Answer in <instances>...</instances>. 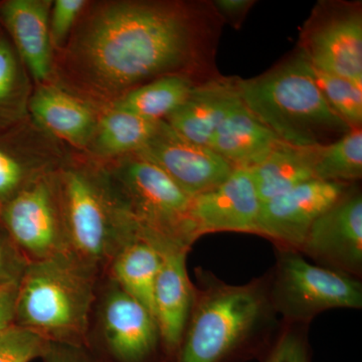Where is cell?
I'll list each match as a JSON object with an SVG mask.
<instances>
[{
	"label": "cell",
	"instance_id": "obj_31",
	"mask_svg": "<svg viewBox=\"0 0 362 362\" xmlns=\"http://www.w3.org/2000/svg\"><path fill=\"white\" fill-rule=\"evenodd\" d=\"M25 259L8 238L0 233V285L20 280Z\"/></svg>",
	"mask_w": 362,
	"mask_h": 362
},
{
	"label": "cell",
	"instance_id": "obj_1",
	"mask_svg": "<svg viewBox=\"0 0 362 362\" xmlns=\"http://www.w3.org/2000/svg\"><path fill=\"white\" fill-rule=\"evenodd\" d=\"M206 11L173 2L103 4L78 28L70 58L86 84L126 93L163 76L206 65L211 42Z\"/></svg>",
	"mask_w": 362,
	"mask_h": 362
},
{
	"label": "cell",
	"instance_id": "obj_5",
	"mask_svg": "<svg viewBox=\"0 0 362 362\" xmlns=\"http://www.w3.org/2000/svg\"><path fill=\"white\" fill-rule=\"evenodd\" d=\"M61 209L68 254L95 272L111 263L140 230L120 199H108L88 176L71 171L61 187Z\"/></svg>",
	"mask_w": 362,
	"mask_h": 362
},
{
	"label": "cell",
	"instance_id": "obj_32",
	"mask_svg": "<svg viewBox=\"0 0 362 362\" xmlns=\"http://www.w3.org/2000/svg\"><path fill=\"white\" fill-rule=\"evenodd\" d=\"M44 362H94L86 354L83 346L49 342L45 350Z\"/></svg>",
	"mask_w": 362,
	"mask_h": 362
},
{
	"label": "cell",
	"instance_id": "obj_26",
	"mask_svg": "<svg viewBox=\"0 0 362 362\" xmlns=\"http://www.w3.org/2000/svg\"><path fill=\"white\" fill-rule=\"evenodd\" d=\"M20 125L21 122L0 130V204L32 183Z\"/></svg>",
	"mask_w": 362,
	"mask_h": 362
},
{
	"label": "cell",
	"instance_id": "obj_16",
	"mask_svg": "<svg viewBox=\"0 0 362 362\" xmlns=\"http://www.w3.org/2000/svg\"><path fill=\"white\" fill-rule=\"evenodd\" d=\"M49 0H6L0 2V26L33 78L44 82L52 70Z\"/></svg>",
	"mask_w": 362,
	"mask_h": 362
},
{
	"label": "cell",
	"instance_id": "obj_15",
	"mask_svg": "<svg viewBox=\"0 0 362 362\" xmlns=\"http://www.w3.org/2000/svg\"><path fill=\"white\" fill-rule=\"evenodd\" d=\"M161 255L153 296L154 318L160 333L165 362H175L194 299V285L188 276L189 249L175 245L156 247Z\"/></svg>",
	"mask_w": 362,
	"mask_h": 362
},
{
	"label": "cell",
	"instance_id": "obj_2",
	"mask_svg": "<svg viewBox=\"0 0 362 362\" xmlns=\"http://www.w3.org/2000/svg\"><path fill=\"white\" fill-rule=\"evenodd\" d=\"M195 274L194 305L175 362L261 361L282 326L267 275L232 285L209 271Z\"/></svg>",
	"mask_w": 362,
	"mask_h": 362
},
{
	"label": "cell",
	"instance_id": "obj_6",
	"mask_svg": "<svg viewBox=\"0 0 362 362\" xmlns=\"http://www.w3.org/2000/svg\"><path fill=\"white\" fill-rule=\"evenodd\" d=\"M272 306L282 323L308 325L322 312L362 308L361 279L324 268L295 250L276 247L266 274Z\"/></svg>",
	"mask_w": 362,
	"mask_h": 362
},
{
	"label": "cell",
	"instance_id": "obj_25",
	"mask_svg": "<svg viewBox=\"0 0 362 362\" xmlns=\"http://www.w3.org/2000/svg\"><path fill=\"white\" fill-rule=\"evenodd\" d=\"M26 94L28 85L21 59L0 28V130L21 122Z\"/></svg>",
	"mask_w": 362,
	"mask_h": 362
},
{
	"label": "cell",
	"instance_id": "obj_34",
	"mask_svg": "<svg viewBox=\"0 0 362 362\" xmlns=\"http://www.w3.org/2000/svg\"><path fill=\"white\" fill-rule=\"evenodd\" d=\"M252 0H216L213 7L216 13L228 21H233L235 25L244 20L247 11L254 6Z\"/></svg>",
	"mask_w": 362,
	"mask_h": 362
},
{
	"label": "cell",
	"instance_id": "obj_11",
	"mask_svg": "<svg viewBox=\"0 0 362 362\" xmlns=\"http://www.w3.org/2000/svg\"><path fill=\"white\" fill-rule=\"evenodd\" d=\"M352 183L311 180L262 202L257 235L275 247L300 251L312 225L346 192Z\"/></svg>",
	"mask_w": 362,
	"mask_h": 362
},
{
	"label": "cell",
	"instance_id": "obj_22",
	"mask_svg": "<svg viewBox=\"0 0 362 362\" xmlns=\"http://www.w3.org/2000/svg\"><path fill=\"white\" fill-rule=\"evenodd\" d=\"M199 83L192 76L173 74L139 86L117 100L113 108L151 121H164L180 106Z\"/></svg>",
	"mask_w": 362,
	"mask_h": 362
},
{
	"label": "cell",
	"instance_id": "obj_33",
	"mask_svg": "<svg viewBox=\"0 0 362 362\" xmlns=\"http://www.w3.org/2000/svg\"><path fill=\"white\" fill-rule=\"evenodd\" d=\"M18 281L0 285V333L14 324Z\"/></svg>",
	"mask_w": 362,
	"mask_h": 362
},
{
	"label": "cell",
	"instance_id": "obj_30",
	"mask_svg": "<svg viewBox=\"0 0 362 362\" xmlns=\"http://www.w3.org/2000/svg\"><path fill=\"white\" fill-rule=\"evenodd\" d=\"M87 2L85 0H57L49 16L52 42L57 45L66 39Z\"/></svg>",
	"mask_w": 362,
	"mask_h": 362
},
{
	"label": "cell",
	"instance_id": "obj_19",
	"mask_svg": "<svg viewBox=\"0 0 362 362\" xmlns=\"http://www.w3.org/2000/svg\"><path fill=\"white\" fill-rule=\"evenodd\" d=\"M319 146H294L279 142L265 160L251 169L261 202L302 183L317 180L315 166Z\"/></svg>",
	"mask_w": 362,
	"mask_h": 362
},
{
	"label": "cell",
	"instance_id": "obj_27",
	"mask_svg": "<svg viewBox=\"0 0 362 362\" xmlns=\"http://www.w3.org/2000/svg\"><path fill=\"white\" fill-rule=\"evenodd\" d=\"M315 71L317 83L331 109L351 129L361 128L362 84L349 78Z\"/></svg>",
	"mask_w": 362,
	"mask_h": 362
},
{
	"label": "cell",
	"instance_id": "obj_12",
	"mask_svg": "<svg viewBox=\"0 0 362 362\" xmlns=\"http://www.w3.org/2000/svg\"><path fill=\"white\" fill-rule=\"evenodd\" d=\"M134 154L156 164L190 197L221 185L235 170L209 147L189 141L165 121Z\"/></svg>",
	"mask_w": 362,
	"mask_h": 362
},
{
	"label": "cell",
	"instance_id": "obj_17",
	"mask_svg": "<svg viewBox=\"0 0 362 362\" xmlns=\"http://www.w3.org/2000/svg\"><path fill=\"white\" fill-rule=\"evenodd\" d=\"M235 78L214 77L199 83L164 121L189 141L209 147L223 116L240 99Z\"/></svg>",
	"mask_w": 362,
	"mask_h": 362
},
{
	"label": "cell",
	"instance_id": "obj_13",
	"mask_svg": "<svg viewBox=\"0 0 362 362\" xmlns=\"http://www.w3.org/2000/svg\"><path fill=\"white\" fill-rule=\"evenodd\" d=\"M261 204L251 170L235 168L221 185L192 197L190 220L197 239L218 232L256 233Z\"/></svg>",
	"mask_w": 362,
	"mask_h": 362
},
{
	"label": "cell",
	"instance_id": "obj_10",
	"mask_svg": "<svg viewBox=\"0 0 362 362\" xmlns=\"http://www.w3.org/2000/svg\"><path fill=\"white\" fill-rule=\"evenodd\" d=\"M299 252L316 265L361 279L362 194L356 183L317 218Z\"/></svg>",
	"mask_w": 362,
	"mask_h": 362
},
{
	"label": "cell",
	"instance_id": "obj_8",
	"mask_svg": "<svg viewBox=\"0 0 362 362\" xmlns=\"http://www.w3.org/2000/svg\"><path fill=\"white\" fill-rule=\"evenodd\" d=\"M299 49L314 70L362 84L361 4H318L302 30Z\"/></svg>",
	"mask_w": 362,
	"mask_h": 362
},
{
	"label": "cell",
	"instance_id": "obj_23",
	"mask_svg": "<svg viewBox=\"0 0 362 362\" xmlns=\"http://www.w3.org/2000/svg\"><path fill=\"white\" fill-rule=\"evenodd\" d=\"M159 123L113 108L96 126L95 144L104 156L134 154L154 134Z\"/></svg>",
	"mask_w": 362,
	"mask_h": 362
},
{
	"label": "cell",
	"instance_id": "obj_29",
	"mask_svg": "<svg viewBox=\"0 0 362 362\" xmlns=\"http://www.w3.org/2000/svg\"><path fill=\"white\" fill-rule=\"evenodd\" d=\"M49 344L37 333L14 323L0 333V362H30L44 356Z\"/></svg>",
	"mask_w": 362,
	"mask_h": 362
},
{
	"label": "cell",
	"instance_id": "obj_4",
	"mask_svg": "<svg viewBox=\"0 0 362 362\" xmlns=\"http://www.w3.org/2000/svg\"><path fill=\"white\" fill-rule=\"evenodd\" d=\"M93 275L69 254L26 264L14 323L49 342L83 346L94 301Z\"/></svg>",
	"mask_w": 362,
	"mask_h": 362
},
{
	"label": "cell",
	"instance_id": "obj_35",
	"mask_svg": "<svg viewBox=\"0 0 362 362\" xmlns=\"http://www.w3.org/2000/svg\"><path fill=\"white\" fill-rule=\"evenodd\" d=\"M0 28H1V26H0Z\"/></svg>",
	"mask_w": 362,
	"mask_h": 362
},
{
	"label": "cell",
	"instance_id": "obj_14",
	"mask_svg": "<svg viewBox=\"0 0 362 362\" xmlns=\"http://www.w3.org/2000/svg\"><path fill=\"white\" fill-rule=\"evenodd\" d=\"M101 319L107 349L117 362H165L153 315L117 285L105 298Z\"/></svg>",
	"mask_w": 362,
	"mask_h": 362
},
{
	"label": "cell",
	"instance_id": "obj_3",
	"mask_svg": "<svg viewBox=\"0 0 362 362\" xmlns=\"http://www.w3.org/2000/svg\"><path fill=\"white\" fill-rule=\"evenodd\" d=\"M235 84L243 103L280 141L315 146L351 130L331 109L300 49L258 77L235 78Z\"/></svg>",
	"mask_w": 362,
	"mask_h": 362
},
{
	"label": "cell",
	"instance_id": "obj_9",
	"mask_svg": "<svg viewBox=\"0 0 362 362\" xmlns=\"http://www.w3.org/2000/svg\"><path fill=\"white\" fill-rule=\"evenodd\" d=\"M47 181L30 183L0 204V228L23 257L33 261L68 254L62 209Z\"/></svg>",
	"mask_w": 362,
	"mask_h": 362
},
{
	"label": "cell",
	"instance_id": "obj_28",
	"mask_svg": "<svg viewBox=\"0 0 362 362\" xmlns=\"http://www.w3.org/2000/svg\"><path fill=\"white\" fill-rule=\"evenodd\" d=\"M308 325L282 323L261 362H312Z\"/></svg>",
	"mask_w": 362,
	"mask_h": 362
},
{
	"label": "cell",
	"instance_id": "obj_21",
	"mask_svg": "<svg viewBox=\"0 0 362 362\" xmlns=\"http://www.w3.org/2000/svg\"><path fill=\"white\" fill-rule=\"evenodd\" d=\"M160 266V252L141 235L126 243L111 261L115 284L153 317L154 288Z\"/></svg>",
	"mask_w": 362,
	"mask_h": 362
},
{
	"label": "cell",
	"instance_id": "obj_24",
	"mask_svg": "<svg viewBox=\"0 0 362 362\" xmlns=\"http://www.w3.org/2000/svg\"><path fill=\"white\" fill-rule=\"evenodd\" d=\"M361 177V128H354L335 141L319 146L315 166L317 180L356 183Z\"/></svg>",
	"mask_w": 362,
	"mask_h": 362
},
{
	"label": "cell",
	"instance_id": "obj_20",
	"mask_svg": "<svg viewBox=\"0 0 362 362\" xmlns=\"http://www.w3.org/2000/svg\"><path fill=\"white\" fill-rule=\"evenodd\" d=\"M28 106L45 128L66 141L83 144L96 129L89 107L58 88H40Z\"/></svg>",
	"mask_w": 362,
	"mask_h": 362
},
{
	"label": "cell",
	"instance_id": "obj_7",
	"mask_svg": "<svg viewBox=\"0 0 362 362\" xmlns=\"http://www.w3.org/2000/svg\"><path fill=\"white\" fill-rule=\"evenodd\" d=\"M132 156L118 171L122 189L119 199L134 218L140 235L156 244L190 250L199 240L190 220L192 197L156 164Z\"/></svg>",
	"mask_w": 362,
	"mask_h": 362
},
{
	"label": "cell",
	"instance_id": "obj_18",
	"mask_svg": "<svg viewBox=\"0 0 362 362\" xmlns=\"http://www.w3.org/2000/svg\"><path fill=\"white\" fill-rule=\"evenodd\" d=\"M279 142L240 97L223 116L209 147L233 168L251 170L270 156Z\"/></svg>",
	"mask_w": 362,
	"mask_h": 362
}]
</instances>
